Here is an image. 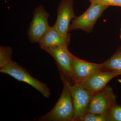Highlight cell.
Returning a JSON list of instances; mask_svg holds the SVG:
<instances>
[{"label": "cell", "instance_id": "cell-9", "mask_svg": "<svg viewBox=\"0 0 121 121\" xmlns=\"http://www.w3.org/2000/svg\"><path fill=\"white\" fill-rule=\"evenodd\" d=\"M121 72L103 69L95 72L80 84L93 94L101 90L113 78L121 75Z\"/></svg>", "mask_w": 121, "mask_h": 121}, {"label": "cell", "instance_id": "cell-4", "mask_svg": "<svg viewBox=\"0 0 121 121\" xmlns=\"http://www.w3.org/2000/svg\"><path fill=\"white\" fill-rule=\"evenodd\" d=\"M112 88L106 86L93 95L87 112L108 116L111 108L117 103Z\"/></svg>", "mask_w": 121, "mask_h": 121}, {"label": "cell", "instance_id": "cell-8", "mask_svg": "<svg viewBox=\"0 0 121 121\" xmlns=\"http://www.w3.org/2000/svg\"><path fill=\"white\" fill-rule=\"evenodd\" d=\"M73 0H61L57 9V18L54 27L63 34L69 33L70 22L76 17L73 8Z\"/></svg>", "mask_w": 121, "mask_h": 121}, {"label": "cell", "instance_id": "cell-10", "mask_svg": "<svg viewBox=\"0 0 121 121\" xmlns=\"http://www.w3.org/2000/svg\"><path fill=\"white\" fill-rule=\"evenodd\" d=\"M71 68L74 83H80L86 80L95 72L101 70L103 63L89 62L76 57L72 54Z\"/></svg>", "mask_w": 121, "mask_h": 121}, {"label": "cell", "instance_id": "cell-12", "mask_svg": "<svg viewBox=\"0 0 121 121\" xmlns=\"http://www.w3.org/2000/svg\"><path fill=\"white\" fill-rule=\"evenodd\" d=\"M102 69L121 72V47L119 48L109 59L103 63Z\"/></svg>", "mask_w": 121, "mask_h": 121}, {"label": "cell", "instance_id": "cell-17", "mask_svg": "<svg viewBox=\"0 0 121 121\" xmlns=\"http://www.w3.org/2000/svg\"><path fill=\"white\" fill-rule=\"evenodd\" d=\"M120 39L121 40V31H120Z\"/></svg>", "mask_w": 121, "mask_h": 121}, {"label": "cell", "instance_id": "cell-6", "mask_svg": "<svg viewBox=\"0 0 121 121\" xmlns=\"http://www.w3.org/2000/svg\"><path fill=\"white\" fill-rule=\"evenodd\" d=\"M74 109L73 121H80L86 113L94 94L80 83H74L70 84Z\"/></svg>", "mask_w": 121, "mask_h": 121}, {"label": "cell", "instance_id": "cell-15", "mask_svg": "<svg viewBox=\"0 0 121 121\" xmlns=\"http://www.w3.org/2000/svg\"><path fill=\"white\" fill-rule=\"evenodd\" d=\"M109 121H121V105L116 103L108 115Z\"/></svg>", "mask_w": 121, "mask_h": 121}, {"label": "cell", "instance_id": "cell-16", "mask_svg": "<svg viewBox=\"0 0 121 121\" xmlns=\"http://www.w3.org/2000/svg\"><path fill=\"white\" fill-rule=\"evenodd\" d=\"M91 3H98L109 6L121 7V0H89Z\"/></svg>", "mask_w": 121, "mask_h": 121}, {"label": "cell", "instance_id": "cell-5", "mask_svg": "<svg viewBox=\"0 0 121 121\" xmlns=\"http://www.w3.org/2000/svg\"><path fill=\"white\" fill-rule=\"evenodd\" d=\"M49 16L48 12L41 5L35 9L32 19L27 33L30 43H39L50 28V26L48 21Z\"/></svg>", "mask_w": 121, "mask_h": 121}, {"label": "cell", "instance_id": "cell-3", "mask_svg": "<svg viewBox=\"0 0 121 121\" xmlns=\"http://www.w3.org/2000/svg\"><path fill=\"white\" fill-rule=\"evenodd\" d=\"M108 7L101 4L91 3L90 7L84 13L73 19L68 31L80 29L90 33L98 19Z\"/></svg>", "mask_w": 121, "mask_h": 121}, {"label": "cell", "instance_id": "cell-2", "mask_svg": "<svg viewBox=\"0 0 121 121\" xmlns=\"http://www.w3.org/2000/svg\"><path fill=\"white\" fill-rule=\"evenodd\" d=\"M0 72L29 84L40 92L44 97L48 98L51 95L50 89L46 84L33 78L26 69L13 60L0 68Z\"/></svg>", "mask_w": 121, "mask_h": 121}, {"label": "cell", "instance_id": "cell-14", "mask_svg": "<svg viewBox=\"0 0 121 121\" xmlns=\"http://www.w3.org/2000/svg\"><path fill=\"white\" fill-rule=\"evenodd\" d=\"M80 121H109L108 115L96 114L87 112Z\"/></svg>", "mask_w": 121, "mask_h": 121}, {"label": "cell", "instance_id": "cell-1", "mask_svg": "<svg viewBox=\"0 0 121 121\" xmlns=\"http://www.w3.org/2000/svg\"><path fill=\"white\" fill-rule=\"evenodd\" d=\"M64 85L60 98L52 110L40 117L39 121H73L74 109L69 80L60 76Z\"/></svg>", "mask_w": 121, "mask_h": 121}, {"label": "cell", "instance_id": "cell-13", "mask_svg": "<svg viewBox=\"0 0 121 121\" xmlns=\"http://www.w3.org/2000/svg\"><path fill=\"white\" fill-rule=\"evenodd\" d=\"M13 49L9 47L0 46V68L12 60Z\"/></svg>", "mask_w": 121, "mask_h": 121}, {"label": "cell", "instance_id": "cell-11", "mask_svg": "<svg viewBox=\"0 0 121 121\" xmlns=\"http://www.w3.org/2000/svg\"><path fill=\"white\" fill-rule=\"evenodd\" d=\"M70 41V34H63L54 27L50 26L39 42L41 49L44 48L54 47L63 46L68 47Z\"/></svg>", "mask_w": 121, "mask_h": 121}, {"label": "cell", "instance_id": "cell-7", "mask_svg": "<svg viewBox=\"0 0 121 121\" xmlns=\"http://www.w3.org/2000/svg\"><path fill=\"white\" fill-rule=\"evenodd\" d=\"M50 54L54 59L59 72L60 76H63L69 80L73 82L71 68L72 54L69 52L68 47L60 46L42 48Z\"/></svg>", "mask_w": 121, "mask_h": 121}]
</instances>
